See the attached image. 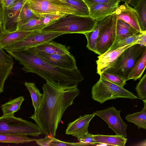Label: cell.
<instances>
[{"instance_id":"6da1fadb","label":"cell","mask_w":146,"mask_h":146,"mask_svg":"<svg viewBox=\"0 0 146 146\" xmlns=\"http://www.w3.org/2000/svg\"><path fill=\"white\" fill-rule=\"evenodd\" d=\"M38 108L30 118L35 121L42 134L55 137L62 116L74 103L80 91L77 84L46 80Z\"/></svg>"},{"instance_id":"7a4b0ae2","label":"cell","mask_w":146,"mask_h":146,"mask_svg":"<svg viewBox=\"0 0 146 146\" xmlns=\"http://www.w3.org/2000/svg\"><path fill=\"white\" fill-rule=\"evenodd\" d=\"M8 53L23 66L22 70L26 73L35 74L45 80L77 85L84 80L78 68L69 69L54 66L25 50Z\"/></svg>"},{"instance_id":"3957f363","label":"cell","mask_w":146,"mask_h":146,"mask_svg":"<svg viewBox=\"0 0 146 146\" xmlns=\"http://www.w3.org/2000/svg\"><path fill=\"white\" fill-rule=\"evenodd\" d=\"M96 19L90 16H81L69 14L55 21L44 30L70 33L84 34L93 28Z\"/></svg>"},{"instance_id":"277c9868","label":"cell","mask_w":146,"mask_h":146,"mask_svg":"<svg viewBox=\"0 0 146 146\" xmlns=\"http://www.w3.org/2000/svg\"><path fill=\"white\" fill-rule=\"evenodd\" d=\"M146 47L136 43L125 50L113 65L104 72L116 74L126 79L136 63L142 56Z\"/></svg>"},{"instance_id":"5b68a950","label":"cell","mask_w":146,"mask_h":146,"mask_svg":"<svg viewBox=\"0 0 146 146\" xmlns=\"http://www.w3.org/2000/svg\"><path fill=\"white\" fill-rule=\"evenodd\" d=\"M98 81L92 87V97L100 104L110 100L119 98L139 99L132 92L123 87L108 81L100 75Z\"/></svg>"},{"instance_id":"8992f818","label":"cell","mask_w":146,"mask_h":146,"mask_svg":"<svg viewBox=\"0 0 146 146\" xmlns=\"http://www.w3.org/2000/svg\"><path fill=\"white\" fill-rule=\"evenodd\" d=\"M42 134L38 126L15 117L14 115H2L0 117V134L25 135L37 137Z\"/></svg>"},{"instance_id":"52a82bcc","label":"cell","mask_w":146,"mask_h":146,"mask_svg":"<svg viewBox=\"0 0 146 146\" xmlns=\"http://www.w3.org/2000/svg\"><path fill=\"white\" fill-rule=\"evenodd\" d=\"M64 35L61 33L43 30L35 31L22 40L5 47L3 49L8 53L25 50L50 41Z\"/></svg>"},{"instance_id":"ba28073f","label":"cell","mask_w":146,"mask_h":146,"mask_svg":"<svg viewBox=\"0 0 146 146\" xmlns=\"http://www.w3.org/2000/svg\"><path fill=\"white\" fill-rule=\"evenodd\" d=\"M27 3L38 18L47 14L67 15L75 12L60 0H27Z\"/></svg>"},{"instance_id":"9c48e42d","label":"cell","mask_w":146,"mask_h":146,"mask_svg":"<svg viewBox=\"0 0 146 146\" xmlns=\"http://www.w3.org/2000/svg\"><path fill=\"white\" fill-rule=\"evenodd\" d=\"M117 16L112 14L108 23L102 29L97 40L94 52L99 55L109 50L116 38Z\"/></svg>"},{"instance_id":"30bf717a","label":"cell","mask_w":146,"mask_h":146,"mask_svg":"<svg viewBox=\"0 0 146 146\" xmlns=\"http://www.w3.org/2000/svg\"><path fill=\"white\" fill-rule=\"evenodd\" d=\"M121 110H117L113 106L105 109L96 111L93 113L99 116L108 124L109 128L115 133L116 135L127 137L126 130L128 126L121 119Z\"/></svg>"},{"instance_id":"8fae6325","label":"cell","mask_w":146,"mask_h":146,"mask_svg":"<svg viewBox=\"0 0 146 146\" xmlns=\"http://www.w3.org/2000/svg\"><path fill=\"white\" fill-rule=\"evenodd\" d=\"M31 53L35 54L46 62L54 66L69 69L78 68L75 58L70 54L60 55L48 54L41 52Z\"/></svg>"},{"instance_id":"7c38bea8","label":"cell","mask_w":146,"mask_h":146,"mask_svg":"<svg viewBox=\"0 0 146 146\" xmlns=\"http://www.w3.org/2000/svg\"><path fill=\"white\" fill-rule=\"evenodd\" d=\"M136 43V42L115 49L109 50L104 54L99 55L96 61L97 73L100 75L110 68L125 50Z\"/></svg>"},{"instance_id":"4fadbf2b","label":"cell","mask_w":146,"mask_h":146,"mask_svg":"<svg viewBox=\"0 0 146 146\" xmlns=\"http://www.w3.org/2000/svg\"><path fill=\"white\" fill-rule=\"evenodd\" d=\"M95 115L92 113L80 116L75 120L68 123L66 130V134L79 139L88 132L89 123Z\"/></svg>"},{"instance_id":"5bb4252c","label":"cell","mask_w":146,"mask_h":146,"mask_svg":"<svg viewBox=\"0 0 146 146\" xmlns=\"http://www.w3.org/2000/svg\"><path fill=\"white\" fill-rule=\"evenodd\" d=\"M117 20H122L141 33L139 25L138 15L135 9L126 2L119 5L115 13Z\"/></svg>"},{"instance_id":"9a60e30c","label":"cell","mask_w":146,"mask_h":146,"mask_svg":"<svg viewBox=\"0 0 146 146\" xmlns=\"http://www.w3.org/2000/svg\"><path fill=\"white\" fill-rule=\"evenodd\" d=\"M68 47L52 40L25 50L30 52H41L48 54L66 55L70 54Z\"/></svg>"},{"instance_id":"2e32d148","label":"cell","mask_w":146,"mask_h":146,"mask_svg":"<svg viewBox=\"0 0 146 146\" xmlns=\"http://www.w3.org/2000/svg\"><path fill=\"white\" fill-rule=\"evenodd\" d=\"M10 55L0 48V93L4 90L5 82L13 68L14 61Z\"/></svg>"},{"instance_id":"e0dca14e","label":"cell","mask_w":146,"mask_h":146,"mask_svg":"<svg viewBox=\"0 0 146 146\" xmlns=\"http://www.w3.org/2000/svg\"><path fill=\"white\" fill-rule=\"evenodd\" d=\"M119 3L109 2L93 5L89 8L90 16L96 20L112 15L118 8Z\"/></svg>"},{"instance_id":"ac0fdd59","label":"cell","mask_w":146,"mask_h":146,"mask_svg":"<svg viewBox=\"0 0 146 146\" xmlns=\"http://www.w3.org/2000/svg\"><path fill=\"white\" fill-rule=\"evenodd\" d=\"M112 15L96 20L95 25L90 31L84 35L87 40L86 46L89 50L94 52L98 39L102 29L108 23Z\"/></svg>"},{"instance_id":"d6986e66","label":"cell","mask_w":146,"mask_h":146,"mask_svg":"<svg viewBox=\"0 0 146 146\" xmlns=\"http://www.w3.org/2000/svg\"><path fill=\"white\" fill-rule=\"evenodd\" d=\"M34 31H16L0 33V48L3 49L5 47L22 40Z\"/></svg>"},{"instance_id":"ffe728a7","label":"cell","mask_w":146,"mask_h":146,"mask_svg":"<svg viewBox=\"0 0 146 146\" xmlns=\"http://www.w3.org/2000/svg\"><path fill=\"white\" fill-rule=\"evenodd\" d=\"M92 135L97 144H104L108 145L124 146L127 141V138L120 135L100 134H92Z\"/></svg>"},{"instance_id":"44dd1931","label":"cell","mask_w":146,"mask_h":146,"mask_svg":"<svg viewBox=\"0 0 146 146\" xmlns=\"http://www.w3.org/2000/svg\"><path fill=\"white\" fill-rule=\"evenodd\" d=\"M136 11L141 33L146 31V0H132L129 3Z\"/></svg>"},{"instance_id":"7402d4cb","label":"cell","mask_w":146,"mask_h":146,"mask_svg":"<svg viewBox=\"0 0 146 146\" xmlns=\"http://www.w3.org/2000/svg\"><path fill=\"white\" fill-rule=\"evenodd\" d=\"M66 6L75 12V15L90 16L89 9L83 0H60Z\"/></svg>"},{"instance_id":"603a6c76","label":"cell","mask_w":146,"mask_h":146,"mask_svg":"<svg viewBox=\"0 0 146 146\" xmlns=\"http://www.w3.org/2000/svg\"><path fill=\"white\" fill-rule=\"evenodd\" d=\"M146 67V48L135 64L127 79L136 80L140 78Z\"/></svg>"},{"instance_id":"cb8c5ba5","label":"cell","mask_w":146,"mask_h":146,"mask_svg":"<svg viewBox=\"0 0 146 146\" xmlns=\"http://www.w3.org/2000/svg\"><path fill=\"white\" fill-rule=\"evenodd\" d=\"M140 33L131 25L123 21L117 20L116 25V38L131 36Z\"/></svg>"},{"instance_id":"d4e9b609","label":"cell","mask_w":146,"mask_h":146,"mask_svg":"<svg viewBox=\"0 0 146 146\" xmlns=\"http://www.w3.org/2000/svg\"><path fill=\"white\" fill-rule=\"evenodd\" d=\"M43 20L42 17L33 19L19 27L16 31H34L43 30L47 27L44 24Z\"/></svg>"},{"instance_id":"484cf974","label":"cell","mask_w":146,"mask_h":146,"mask_svg":"<svg viewBox=\"0 0 146 146\" xmlns=\"http://www.w3.org/2000/svg\"><path fill=\"white\" fill-rule=\"evenodd\" d=\"M24 100L23 96H20L2 104L1 106L3 115H14L21 108V105Z\"/></svg>"},{"instance_id":"4316f807","label":"cell","mask_w":146,"mask_h":146,"mask_svg":"<svg viewBox=\"0 0 146 146\" xmlns=\"http://www.w3.org/2000/svg\"><path fill=\"white\" fill-rule=\"evenodd\" d=\"M144 106L141 111L128 114L125 116V118L127 121L135 124L139 129L146 130V107Z\"/></svg>"},{"instance_id":"83f0119b","label":"cell","mask_w":146,"mask_h":146,"mask_svg":"<svg viewBox=\"0 0 146 146\" xmlns=\"http://www.w3.org/2000/svg\"><path fill=\"white\" fill-rule=\"evenodd\" d=\"M35 139L28 137L27 135L0 134V142L2 143L23 144L35 141Z\"/></svg>"},{"instance_id":"f1b7e54d","label":"cell","mask_w":146,"mask_h":146,"mask_svg":"<svg viewBox=\"0 0 146 146\" xmlns=\"http://www.w3.org/2000/svg\"><path fill=\"white\" fill-rule=\"evenodd\" d=\"M24 84L31 94L33 105L34 108L35 112L38 108L43 94L40 93L35 83L25 82Z\"/></svg>"},{"instance_id":"f546056e","label":"cell","mask_w":146,"mask_h":146,"mask_svg":"<svg viewBox=\"0 0 146 146\" xmlns=\"http://www.w3.org/2000/svg\"><path fill=\"white\" fill-rule=\"evenodd\" d=\"M36 18L38 17L33 12L26 2L22 8L17 19V28L29 20Z\"/></svg>"},{"instance_id":"4dcf8cb0","label":"cell","mask_w":146,"mask_h":146,"mask_svg":"<svg viewBox=\"0 0 146 146\" xmlns=\"http://www.w3.org/2000/svg\"><path fill=\"white\" fill-rule=\"evenodd\" d=\"M141 33H139L128 37L116 38L114 43L109 50L115 49L136 42L138 40Z\"/></svg>"},{"instance_id":"1f68e13d","label":"cell","mask_w":146,"mask_h":146,"mask_svg":"<svg viewBox=\"0 0 146 146\" xmlns=\"http://www.w3.org/2000/svg\"><path fill=\"white\" fill-rule=\"evenodd\" d=\"M135 90L139 99L142 100H146V74L137 84Z\"/></svg>"},{"instance_id":"d6a6232c","label":"cell","mask_w":146,"mask_h":146,"mask_svg":"<svg viewBox=\"0 0 146 146\" xmlns=\"http://www.w3.org/2000/svg\"><path fill=\"white\" fill-rule=\"evenodd\" d=\"M100 75L111 82L122 87H123L126 84V79L119 76L105 72H104Z\"/></svg>"},{"instance_id":"836d02e7","label":"cell","mask_w":146,"mask_h":146,"mask_svg":"<svg viewBox=\"0 0 146 146\" xmlns=\"http://www.w3.org/2000/svg\"><path fill=\"white\" fill-rule=\"evenodd\" d=\"M88 145L80 142H69L63 141L53 137L50 143V146H87Z\"/></svg>"},{"instance_id":"e575fe53","label":"cell","mask_w":146,"mask_h":146,"mask_svg":"<svg viewBox=\"0 0 146 146\" xmlns=\"http://www.w3.org/2000/svg\"><path fill=\"white\" fill-rule=\"evenodd\" d=\"M67 15L47 14L43 15L41 17H42L43 19V22L44 25L47 27L56 21Z\"/></svg>"},{"instance_id":"d590c367","label":"cell","mask_w":146,"mask_h":146,"mask_svg":"<svg viewBox=\"0 0 146 146\" xmlns=\"http://www.w3.org/2000/svg\"><path fill=\"white\" fill-rule=\"evenodd\" d=\"M80 142L89 145L97 144V143L93 137L92 134L88 132L86 133L78 139Z\"/></svg>"},{"instance_id":"8d00e7d4","label":"cell","mask_w":146,"mask_h":146,"mask_svg":"<svg viewBox=\"0 0 146 146\" xmlns=\"http://www.w3.org/2000/svg\"><path fill=\"white\" fill-rule=\"evenodd\" d=\"M89 8L94 5L102 3L122 1V0H83Z\"/></svg>"},{"instance_id":"74e56055","label":"cell","mask_w":146,"mask_h":146,"mask_svg":"<svg viewBox=\"0 0 146 146\" xmlns=\"http://www.w3.org/2000/svg\"><path fill=\"white\" fill-rule=\"evenodd\" d=\"M53 137L46 135L45 137L42 139H35V141L38 145L41 146H50V144Z\"/></svg>"},{"instance_id":"f35d334b","label":"cell","mask_w":146,"mask_h":146,"mask_svg":"<svg viewBox=\"0 0 146 146\" xmlns=\"http://www.w3.org/2000/svg\"><path fill=\"white\" fill-rule=\"evenodd\" d=\"M20 0H0L1 6L5 8H9Z\"/></svg>"},{"instance_id":"ab89813d","label":"cell","mask_w":146,"mask_h":146,"mask_svg":"<svg viewBox=\"0 0 146 146\" xmlns=\"http://www.w3.org/2000/svg\"><path fill=\"white\" fill-rule=\"evenodd\" d=\"M137 44H141L146 47V33H141L138 40L136 42Z\"/></svg>"},{"instance_id":"60d3db41","label":"cell","mask_w":146,"mask_h":146,"mask_svg":"<svg viewBox=\"0 0 146 146\" xmlns=\"http://www.w3.org/2000/svg\"><path fill=\"white\" fill-rule=\"evenodd\" d=\"M135 145L136 146H146V139L136 144Z\"/></svg>"},{"instance_id":"b9f144b4","label":"cell","mask_w":146,"mask_h":146,"mask_svg":"<svg viewBox=\"0 0 146 146\" xmlns=\"http://www.w3.org/2000/svg\"><path fill=\"white\" fill-rule=\"evenodd\" d=\"M132 0H122V1H123L124 2H126L129 4Z\"/></svg>"},{"instance_id":"7bdbcfd3","label":"cell","mask_w":146,"mask_h":146,"mask_svg":"<svg viewBox=\"0 0 146 146\" xmlns=\"http://www.w3.org/2000/svg\"><path fill=\"white\" fill-rule=\"evenodd\" d=\"M144 103V105L146 107V100H143Z\"/></svg>"},{"instance_id":"ee69618b","label":"cell","mask_w":146,"mask_h":146,"mask_svg":"<svg viewBox=\"0 0 146 146\" xmlns=\"http://www.w3.org/2000/svg\"><path fill=\"white\" fill-rule=\"evenodd\" d=\"M142 33H146V31L145 32H142Z\"/></svg>"}]
</instances>
